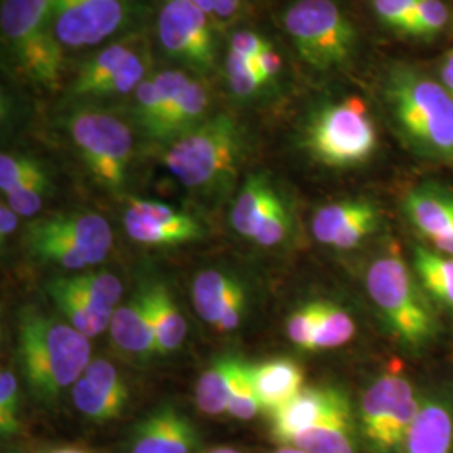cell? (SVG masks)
Segmentation results:
<instances>
[{"instance_id": "43", "label": "cell", "mask_w": 453, "mask_h": 453, "mask_svg": "<svg viewBox=\"0 0 453 453\" xmlns=\"http://www.w3.org/2000/svg\"><path fill=\"white\" fill-rule=\"evenodd\" d=\"M418 0H372V14L389 31L400 34Z\"/></svg>"}, {"instance_id": "41", "label": "cell", "mask_w": 453, "mask_h": 453, "mask_svg": "<svg viewBox=\"0 0 453 453\" xmlns=\"http://www.w3.org/2000/svg\"><path fill=\"white\" fill-rule=\"evenodd\" d=\"M19 388L14 372H0V432L2 437L11 438L19 434Z\"/></svg>"}, {"instance_id": "5", "label": "cell", "mask_w": 453, "mask_h": 453, "mask_svg": "<svg viewBox=\"0 0 453 453\" xmlns=\"http://www.w3.org/2000/svg\"><path fill=\"white\" fill-rule=\"evenodd\" d=\"M282 24L299 58L316 71L342 69L357 54V27L333 0H297Z\"/></svg>"}, {"instance_id": "26", "label": "cell", "mask_w": 453, "mask_h": 453, "mask_svg": "<svg viewBox=\"0 0 453 453\" xmlns=\"http://www.w3.org/2000/svg\"><path fill=\"white\" fill-rule=\"evenodd\" d=\"M279 194L275 192L271 181L264 175H252L245 180L242 190L237 195L232 207L230 220L234 228L243 235L250 237L257 230L262 219L274 203Z\"/></svg>"}, {"instance_id": "37", "label": "cell", "mask_w": 453, "mask_h": 453, "mask_svg": "<svg viewBox=\"0 0 453 453\" xmlns=\"http://www.w3.org/2000/svg\"><path fill=\"white\" fill-rule=\"evenodd\" d=\"M44 168L41 163L26 155L2 153L0 157V188L5 195L14 192L26 181L42 173Z\"/></svg>"}, {"instance_id": "2", "label": "cell", "mask_w": 453, "mask_h": 453, "mask_svg": "<svg viewBox=\"0 0 453 453\" xmlns=\"http://www.w3.org/2000/svg\"><path fill=\"white\" fill-rule=\"evenodd\" d=\"M17 351L26 383L42 403H52L91 363L89 338L37 308L19 312Z\"/></svg>"}, {"instance_id": "47", "label": "cell", "mask_w": 453, "mask_h": 453, "mask_svg": "<svg viewBox=\"0 0 453 453\" xmlns=\"http://www.w3.org/2000/svg\"><path fill=\"white\" fill-rule=\"evenodd\" d=\"M242 0H211V16L226 20L239 12Z\"/></svg>"}, {"instance_id": "23", "label": "cell", "mask_w": 453, "mask_h": 453, "mask_svg": "<svg viewBox=\"0 0 453 453\" xmlns=\"http://www.w3.org/2000/svg\"><path fill=\"white\" fill-rule=\"evenodd\" d=\"M453 445V415L441 402L421 403L420 413L410 428L403 453H450Z\"/></svg>"}, {"instance_id": "6", "label": "cell", "mask_w": 453, "mask_h": 453, "mask_svg": "<svg viewBox=\"0 0 453 453\" xmlns=\"http://www.w3.org/2000/svg\"><path fill=\"white\" fill-rule=\"evenodd\" d=\"M304 145L326 166L349 168L368 162L378 146V131L366 103L348 96L321 106L309 118Z\"/></svg>"}, {"instance_id": "32", "label": "cell", "mask_w": 453, "mask_h": 453, "mask_svg": "<svg viewBox=\"0 0 453 453\" xmlns=\"http://www.w3.org/2000/svg\"><path fill=\"white\" fill-rule=\"evenodd\" d=\"M452 22V9L445 0H418L413 14L400 34L418 39H432L445 33Z\"/></svg>"}, {"instance_id": "1", "label": "cell", "mask_w": 453, "mask_h": 453, "mask_svg": "<svg viewBox=\"0 0 453 453\" xmlns=\"http://www.w3.org/2000/svg\"><path fill=\"white\" fill-rule=\"evenodd\" d=\"M383 97L408 145L423 157L453 162V97L438 78L395 63L385 74Z\"/></svg>"}, {"instance_id": "7", "label": "cell", "mask_w": 453, "mask_h": 453, "mask_svg": "<svg viewBox=\"0 0 453 453\" xmlns=\"http://www.w3.org/2000/svg\"><path fill=\"white\" fill-rule=\"evenodd\" d=\"M366 289L391 333L403 344L417 348L434 338V311L421 291L423 288L398 254L372 262L366 273Z\"/></svg>"}, {"instance_id": "22", "label": "cell", "mask_w": 453, "mask_h": 453, "mask_svg": "<svg viewBox=\"0 0 453 453\" xmlns=\"http://www.w3.org/2000/svg\"><path fill=\"white\" fill-rule=\"evenodd\" d=\"M250 378L262 410L269 415L299 395L304 385V372L296 361L288 357L250 365Z\"/></svg>"}, {"instance_id": "33", "label": "cell", "mask_w": 453, "mask_h": 453, "mask_svg": "<svg viewBox=\"0 0 453 453\" xmlns=\"http://www.w3.org/2000/svg\"><path fill=\"white\" fill-rule=\"evenodd\" d=\"M357 326L351 316L340 306L323 303L321 319L316 326L311 351L333 349L349 342L355 338Z\"/></svg>"}, {"instance_id": "9", "label": "cell", "mask_w": 453, "mask_h": 453, "mask_svg": "<svg viewBox=\"0 0 453 453\" xmlns=\"http://www.w3.org/2000/svg\"><path fill=\"white\" fill-rule=\"evenodd\" d=\"M67 133L99 185L121 192L133 158V133L118 116L82 108L67 118Z\"/></svg>"}, {"instance_id": "11", "label": "cell", "mask_w": 453, "mask_h": 453, "mask_svg": "<svg viewBox=\"0 0 453 453\" xmlns=\"http://www.w3.org/2000/svg\"><path fill=\"white\" fill-rule=\"evenodd\" d=\"M148 65V50L134 39L111 42L82 63L67 96L76 101L128 96L145 81Z\"/></svg>"}, {"instance_id": "20", "label": "cell", "mask_w": 453, "mask_h": 453, "mask_svg": "<svg viewBox=\"0 0 453 453\" xmlns=\"http://www.w3.org/2000/svg\"><path fill=\"white\" fill-rule=\"evenodd\" d=\"M344 393L334 388H303L286 405L271 413V434L286 445L294 435L312 426L340 402Z\"/></svg>"}, {"instance_id": "12", "label": "cell", "mask_w": 453, "mask_h": 453, "mask_svg": "<svg viewBox=\"0 0 453 453\" xmlns=\"http://www.w3.org/2000/svg\"><path fill=\"white\" fill-rule=\"evenodd\" d=\"M138 0H52L54 31L67 49L93 48L123 33Z\"/></svg>"}, {"instance_id": "45", "label": "cell", "mask_w": 453, "mask_h": 453, "mask_svg": "<svg viewBox=\"0 0 453 453\" xmlns=\"http://www.w3.org/2000/svg\"><path fill=\"white\" fill-rule=\"evenodd\" d=\"M254 65L257 67L264 84L274 82L282 71V59L279 52L273 48V44L254 59Z\"/></svg>"}, {"instance_id": "17", "label": "cell", "mask_w": 453, "mask_h": 453, "mask_svg": "<svg viewBox=\"0 0 453 453\" xmlns=\"http://www.w3.org/2000/svg\"><path fill=\"white\" fill-rule=\"evenodd\" d=\"M192 299L198 316L219 333L237 329L245 311L242 284L222 271H203L192 286Z\"/></svg>"}, {"instance_id": "35", "label": "cell", "mask_w": 453, "mask_h": 453, "mask_svg": "<svg viewBox=\"0 0 453 453\" xmlns=\"http://www.w3.org/2000/svg\"><path fill=\"white\" fill-rule=\"evenodd\" d=\"M291 232V215L280 196L275 198L265 217L262 219L252 241L260 247H275L284 242Z\"/></svg>"}, {"instance_id": "3", "label": "cell", "mask_w": 453, "mask_h": 453, "mask_svg": "<svg viewBox=\"0 0 453 453\" xmlns=\"http://www.w3.org/2000/svg\"><path fill=\"white\" fill-rule=\"evenodd\" d=\"M243 150L239 121L232 114L217 113L173 140L163 163L183 187L209 195L224 190L237 175Z\"/></svg>"}, {"instance_id": "39", "label": "cell", "mask_w": 453, "mask_h": 453, "mask_svg": "<svg viewBox=\"0 0 453 453\" xmlns=\"http://www.w3.org/2000/svg\"><path fill=\"white\" fill-rule=\"evenodd\" d=\"M262 410L257 391L254 388L252 378H250V365H243L242 372L239 374V380L235 383V388L232 391L230 402L226 406V413L237 420H252Z\"/></svg>"}, {"instance_id": "40", "label": "cell", "mask_w": 453, "mask_h": 453, "mask_svg": "<svg viewBox=\"0 0 453 453\" xmlns=\"http://www.w3.org/2000/svg\"><path fill=\"white\" fill-rule=\"evenodd\" d=\"M48 173L42 172L7 195V203L19 213V217H34L42 209L44 195L48 194Z\"/></svg>"}, {"instance_id": "38", "label": "cell", "mask_w": 453, "mask_h": 453, "mask_svg": "<svg viewBox=\"0 0 453 453\" xmlns=\"http://www.w3.org/2000/svg\"><path fill=\"white\" fill-rule=\"evenodd\" d=\"M133 95H134V116L138 123L143 127L146 134L155 140L160 118H162V104H160V96L157 91L155 80L146 78Z\"/></svg>"}, {"instance_id": "49", "label": "cell", "mask_w": 453, "mask_h": 453, "mask_svg": "<svg viewBox=\"0 0 453 453\" xmlns=\"http://www.w3.org/2000/svg\"><path fill=\"white\" fill-rule=\"evenodd\" d=\"M188 2L196 5L198 9H202L207 16H211V0H188Z\"/></svg>"}, {"instance_id": "46", "label": "cell", "mask_w": 453, "mask_h": 453, "mask_svg": "<svg viewBox=\"0 0 453 453\" xmlns=\"http://www.w3.org/2000/svg\"><path fill=\"white\" fill-rule=\"evenodd\" d=\"M17 222H19V213L12 211L7 202H2V205H0V235H2V241H5V237H9L16 232Z\"/></svg>"}, {"instance_id": "28", "label": "cell", "mask_w": 453, "mask_h": 453, "mask_svg": "<svg viewBox=\"0 0 453 453\" xmlns=\"http://www.w3.org/2000/svg\"><path fill=\"white\" fill-rule=\"evenodd\" d=\"M376 211V205L365 198L341 200L324 205L312 217V235L316 237L318 242L331 245L344 228Z\"/></svg>"}, {"instance_id": "27", "label": "cell", "mask_w": 453, "mask_h": 453, "mask_svg": "<svg viewBox=\"0 0 453 453\" xmlns=\"http://www.w3.org/2000/svg\"><path fill=\"white\" fill-rule=\"evenodd\" d=\"M58 280L84 304L108 318H113L114 308L123 296L121 280L110 273L58 277Z\"/></svg>"}, {"instance_id": "8", "label": "cell", "mask_w": 453, "mask_h": 453, "mask_svg": "<svg viewBox=\"0 0 453 453\" xmlns=\"http://www.w3.org/2000/svg\"><path fill=\"white\" fill-rule=\"evenodd\" d=\"M26 242L37 260L81 271L106 259L113 245L111 226L95 211H69L27 226Z\"/></svg>"}, {"instance_id": "31", "label": "cell", "mask_w": 453, "mask_h": 453, "mask_svg": "<svg viewBox=\"0 0 453 453\" xmlns=\"http://www.w3.org/2000/svg\"><path fill=\"white\" fill-rule=\"evenodd\" d=\"M46 291L52 303L56 304V308L65 314L69 324L76 327L86 338H95L101 334L111 323V318L103 316L88 304H84L80 297L67 291L58 279L49 280Z\"/></svg>"}, {"instance_id": "51", "label": "cell", "mask_w": 453, "mask_h": 453, "mask_svg": "<svg viewBox=\"0 0 453 453\" xmlns=\"http://www.w3.org/2000/svg\"><path fill=\"white\" fill-rule=\"evenodd\" d=\"M48 453H88L84 452V450H80V449H56V450H50Z\"/></svg>"}, {"instance_id": "50", "label": "cell", "mask_w": 453, "mask_h": 453, "mask_svg": "<svg viewBox=\"0 0 453 453\" xmlns=\"http://www.w3.org/2000/svg\"><path fill=\"white\" fill-rule=\"evenodd\" d=\"M205 453H241L239 450H235V449H230V447H219V449H213V450H209V452Z\"/></svg>"}, {"instance_id": "42", "label": "cell", "mask_w": 453, "mask_h": 453, "mask_svg": "<svg viewBox=\"0 0 453 453\" xmlns=\"http://www.w3.org/2000/svg\"><path fill=\"white\" fill-rule=\"evenodd\" d=\"M321 312L323 303H311L292 314L288 321V336L296 346L311 351L314 331L321 319Z\"/></svg>"}, {"instance_id": "4", "label": "cell", "mask_w": 453, "mask_h": 453, "mask_svg": "<svg viewBox=\"0 0 453 453\" xmlns=\"http://www.w3.org/2000/svg\"><path fill=\"white\" fill-rule=\"evenodd\" d=\"M0 29L17 74L37 88L56 89L63 78L65 48L54 31L52 0H2Z\"/></svg>"}, {"instance_id": "19", "label": "cell", "mask_w": 453, "mask_h": 453, "mask_svg": "<svg viewBox=\"0 0 453 453\" xmlns=\"http://www.w3.org/2000/svg\"><path fill=\"white\" fill-rule=\"evenodd\" d=\"M286 447L306 453H355L353 413L346 395L321 420L294 435Z\"/></svg>"}, {"instance_id": "18", "label": "cell", "mask_w": 453, "mask_h": 453, "mask_svg": "<svg viewBox=\"0 0 453 453\" xmlns=\"http://www.w3.org/2000/svg\"><path fill=\"white\" fill-rule=\"evenodd\" d=\"M406 215L440 254L453 257V190L437 183L411 188L403 200Z\"/></svg>"}, {"instance_id": "21", "label": "cell", "mask_w": 453, "mask_h": 453, "mask_svg": "<svg viewBox=\"0 0 453 453\" xmlns=\"http://www.w3.org/2000/svg\"><path fill=\"white\" fill-rule=\"evenodd\" d=\"M110 331L116 346L130 355L142 357L160 355L148 308L146 288L114 311Z\"/></svg>"}, {"instance_id": "52", "label": "cell", "mask_w": 453, "mask_h": 453, "mask_svg": "<svg viewBox=\"0 0 453 453\" xmlns=\"http://www.w3.org/2000/svg\"><path fill=\"white\" fill-rule=\"evenodd\" d=\"M273 453H306L303 452V450H297V449H294V447H284V449H279V450H275Z\"/></svg>"}, {"instance_id": "14", "label": "cell", "mask_w": 453, "mask_h": 453, "mask_svg": "<svg viewBox=\"0 0 453 453\" xmlns=\"http://www.w3.org/2000/svg\"><path fill=\"white\" fill-rule=\"evenodd\" d=\"M123 224L133 241L151 247L194 242L202 239L205 232L192 215L145 198H130Z\"/></svg>"}, {"instance_id": "30", "label": "cell", "mask_w": 453, "mask_h": 453, "mask_svg": "<svg viewBox=\"0 0 453 453\" xmlns=\"http://www.w3.org/2000/svg\"><path fill=\"white\" fill-rule=\"evenodd\" d=\"M415 269L421 288L440 304L453 309V257L430 249H415Z\"/></svg>"}, {"instance_id": "29", "label": "cell", "mask_w": 453, "mask_h": 453, "mask_svg": "<svg viewBox=\"0 0 453 453\" xmlns=\"http://www.w3.org/2000/svg\"><path fill=\"white\" fill-rule=\"evenodd\" d=\"M211 106V93L196 80H192L180 96L179 103L175 104L173 111L168 116L165 127H163L160 142H173L187 131L192 130L196 125H200L207 116Z\"/></svg>"}, {"instance_id": "24", "label": "cell", "mask_w": 453, "mask_h": 453, "mask_svg": "<svg viewBox=\"0 0 453 453\" xmlns=\"http://www.w3.org/2000/svg\"><path fill=\"white\" fill-rule=\"evenodd\" d=\"M243 365L245 363L239 357H222L202 372L195 388V398L205 415H220L226 411Z\"/></svg>"}, {"instance_id": "10", "label": "cell", "mask_w": 453, "mask_h": 453, "mask_svg": "<svg viewBox=\"0 0 453 453\" xmlns=\"http://www.w3.org/2000/svg\"><path fill=\"white\" fill-rule=\"evenodd\" d=\"M421 402L402 374H385L365 391L361 432L372 449L388 453L402 447L420 413Z\"/></svg>"}, {"instance_id": "25", "label": "cell", "mask_w": 453, "mask_h": 453, "mask_svg": "<svg viewBox=\"0 0 453 453\" xmlns=\"http://www.w3.org/2000/svg\"><path fill=\"white\" fill-rule=\"evenodd\" d=\"M146 296L160 355L172 353L185 341L187 321L181 316L172 294L162 284L148 286Z\"/></svg>"}, {"instance_id": "34", "label": "cell", "mask_w": 453, "mask_h": 453, "mask_svg": "<svg viewBox=\"0 0 453 453\" xmlns=\"http://www.w3.org/2000/svg\"><path fill=\"white\" fill-rule=\"evenodd\" d=\"M226 71L230 91L237 97L250 99L259 95L260 89L265 86L254 59H247L232 50L226 54Z\"/></svg>"}, {"instance_id": "13", "label": "cell", "mask_w": 453, "mask_h": 453, "mask_svg": "<svg viewBox=\"0 0 453 453\" xmlns=\"http://www.w3.org/2000/svg\"><path fill=\"white\" fill-rule=\"evenodd\" d=\"M158 41L172 59L200 74L215 67V41L209 16L188 0H163Z\"/></svg>"}, {"instance_id": "36", "label": "cell", "mask_w": 453, "mask_h": 453, "mask_svg": "<svg viewBox=\"0 0 453 453\" xmlns=\"http://www.w3.org/2000/svg\"><path fill=\"white\" fill-rule=\"evenodd\" d=\"M153 80H155V84H157V91H158L160 104H162V118H160L158 131L155 134V140L160 142L163 127H165L168 116L173 111L175 104L179 103L180 96L183 95V91L187 89V86L192 81V78L187 73H183V71L166 69V71L158 73L157 76H153Z\"/></svg>"}, {"instance_id": "48", "label": "cell", "mask_w": 453, "mask_h": 453, "mask_svg": "<svg viewBox=\"0 0 453 453\" xmlns=\"http://www.w3.org/2000/svg\"><path fill=\"white\" fill-rule=\"evenodd\" d=\"M438 80L447 89V93L453 97V48L447 50V54L440 61V74Z\"/></svg>"}, {"instance_id": "16", "label": "cell", "mask_w": 453, "mask_h": 453, "mask_svg": "<svg viewBox=\"0 0 453 453\" xmlns=\"http://www.w3.org/2000/svg\"><path fill=\"white\" fill-rule=\"evenodd\" d=\"M198 445L194 421L177 406L163 403L133 428L130 453H195Z\"/></svg>"}, {"instance_id": "15", "label": "cell", "mask_w": 453, "mask_h": 453, "mask_svg": "<svg viewBox=\"0 0 453 453\" xmlns=\"http://www.w3.org/2000/svg\"><path fill=\"white\" fill-rule=\"evenodd\" d=\"M73 403L88 420L108 423L121 417L130 393L116 366L106 359H93L74 383Z\"/></svg>"}, {"instance_id": "44", "label": "cell", "mask_w": 453, "mask_h": 453, "mask_svg": "<svg viewBox=\"0 0 453 453\" xmlns=\"http://www.w3.org/2000/svg\"><path fill=\"white\" fill-rule=\"evenodd\" d=\"M271 46L265 37L260 34L252 33V31H239L230 37V49L232 52L247 58V59H256L265 49Z\"/></svg>"}]
</instances>
